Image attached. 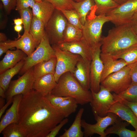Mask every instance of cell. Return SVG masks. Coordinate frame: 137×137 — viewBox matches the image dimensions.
Segmentation results:
<instances>
[{"instance_id":"22","label":"cell","mask_w":137,"mask_h":137,"mask_svg":"<svg viewBox=\"0 0 137 137\" xmlns=\"http://www.w3.org/2000/svg\"><path fill=\"white\" fill-rule=\"evenodd\" d=\"M0 62V74L15 66L19 62L27 56L22 50H8Z\"/></svg>"},{"instance_id":"18","label":"cell","mask_w":137,"mask_h":137,"mask_svg":"<svg viewBox=\"0 0 137 137\" xmlns=\"http://www.w3.org/2000/svg\"><path fill=\"white\" fill-rule=\"evenodd\" d=\"M23 95L18 94L13 97L12 104L7 110L0 122V133L8 125L12 123H18L19 110Z\"/></svg>"},{"instance_id":"28","label":"cell","mask_w":137,"mask_h":137,"mask_svg":"<svg viewBox=\"0 0 137 137\" xmlns=\"http://www.w3.org/2000/svg\"><path fill=\"white\" fill-rule=\"evenodd\" d=\"M29 32L38 46L44 35L45 26L40 20L34 16L32 20Z\"/></svg>"},{"instance_id":"35","label":"cell","mask_w":137,"mask_h":137,"mask_svg":"<svg viewBox=\"0 0 137 137\" xmlns=\"http://www.w3.org/2000/svg\"><path fill=\"white\" fill-rule=\"evenodd\" d=\"M60 11L69 23L82 29V24L78 14L74 9H62Z\"/></svg>"},{"instance_id":"10","label":"cell","mask_w":137,"mask_h":137,"mask_svg":"<svg viewBox=\"0 0 137 137\" xmlns=\"http://www.w3.org/2000/svg\"><path fill=\"white\" fill-rule=\"evenodd\" d=\"M137 13V0H127L106 15L115 26L128 24Z\"/></svg>"},{"instance_id":"41","label":"cell","mask_w":137,"mask_h":137,"mask_svg":"<svg viewBox=\"0 0 137 137\" xmlns=\"http://www.w3.org/2000/svg\"><path fill=\"white\" fill-rule=\"evenodd\" d=\"M68 119L65 118L56 126L47 135L46 137H55L58 134L62 128L68 122Z\"/></svg>"},{"instance_id":"38","label":"cell","mask_w":137,"mask_h":137,"mask_svg":"<svg viewBox=\"0 0 137 137\" xmlns=\"http://www.w3.org/2000/svg\"><path fill=\"white\" fill-rule=\"evenodd\" d=\"M53 106L57 107L64 100L70 97H62L55 95L51 93L44 96Z\"/></svg>"},{"instance_id":"39","label":"cell","mask_w":137,"mask_h":137,"mask_svg":"<svg viewBox=\"0 0 137 137\" xmlns=\"http://www.w3.org/2000/svg\"><path fill=\"white\" fill-rule=\"evenodd\" d=\"M34 0H17L16 10H19L30 7L31 8L35 4Z\"/></svg>"},{"instance_id":"53","label":"cell","mask_w":137,"mask_h":137,"mask_svg":"<svg viewBox=\"0 0 137 137\" xmlns=\"http://www.w3.org/2000/svg\"><path fill=\"white\" fill-rule=\"evenodd\" d=\"M4 98L2 97L0 98V108H1L5 105V100Z\"/></svg>"},{"instance_id":"19","label":"cell","mask_w":137,"mask_h":137,"mask_svg":"<svg viewBox=\"0 0 137 137\" xmlns=\"http://www.w3.org/2000/svg\"><path fill=\"white\" fill-rule=\"evenodd\" d=\"M108 113L115 114L137 129V118L131 109L125 105L117 101L110 108Z\"/></svg>"},{"instance_id":"32","label":"cell","mask_w":137,"mask_h":137,"mask_svg":"<svg viewBox=\"0 0 137 137\" xmlns=\"http://www.w3.org/2000/svg\"><path fill=\"white\" fill-rule=\"evenodd\" d=\"M78 104L74 98L71 97L64 100L56 107L65 118L68 117L77 110Z\"/></svg>"},{"instance_id":"4","label":"cell","mask_w":137,"mask_h":137,"mask_svg":"<svg viewBox=\"0 0 137 137\" xmlns=\"http://www.w3.org/2000/svg\"><path fill=\"white\" fill-rule=\"evenodd\" d=\"M108 21L106 15H97L95 13L92 17L87 18L82 29L83 37L92 50L98 46H101L102 27Z\"/></svg>"},{"instance_id":"43","label":"cell","mask_w":137,"mask_h":137,"mask_svg":"<svg viewBox=\"0 0 137 137\" xmlns=\"http://www.w3.org/2000/svg\"><path fill=\"white\" fill-rule=\"evenodd\" d=\"M130 66V75L132 80L131 84L137 83V62L129 65Z\"/></svg>"},{"instance_id":"26","label":"cell","mask_w":137,"mask_h":137,"mask_svg":"<svg viewBox=\"0 0 137 137\" xmlns=\"http://www.w3.org/2000/svg\"><path fill=\"white\" fill-rule=\"evenodd\" d=\"M72 5L74 9L78 14L81 23L83 26L86 20V17L89 12L95 8L94 0H83L79 2L73 1Z\"/></svg>"},{"instance_id":"40","label":"cell","mask_w":137,"mask_h":137,"mask_svg":"<svg viewBox=\"0 0 137 137\" xmlns=\"http://www.w3.org/2000/svg\"><path fill=\"white\" fill-rule=\"evenodd\" d=\"M5 12L9 14L11 11L15 8L17 0H1Z\"/></svg>"},{"instance_id":"15","label":"cell","mask_w":137,"mask_h":137,"mask_svg":"<svg viewBox=\"0 0 137 137\" xmlns=\"http://www.w3.org/2000/svg\"><path fill=\"white\" fill-rule=\"evenodd\" d=\"M91 61L81 57L77 62L72 74L85 89H90V67Z\"/></svg>"},{"instance_id":"54","label":"cell","mask_w":137,"mask_h":137,"mask_svg":"<svg viewBox=\"0 0 137 137\" xmlns=\"http://www.w3.org/2000/svg\"><path fill=\"white\" fill-rule=\"evenodd\" d=\"M114 2L119 4L120 5L124 3L127 0H113Z\"/></svg>"},{"instance_id":"25","label":"cell","mask_w":137,"mask_h":137,"mask_svg":"<svg viewBox=\"0 0 137 137\" xmlns=\"http://www.w3.org/2000/svg\"><path fill=\"white\" fill-rule=\"evenodd\" d=\"M84 109L80 108L77 113L74 120L72 125L68 129H65L64 132L60 137H83V131L81 127V117Z\"/></svg>"},{"instance_id":"2","label":"cell","mask_w":137,"mask_h":137,"mask_svg":"<svg viewBox=\"0 0 137 137\" xmlns=\"http://www.w3.org/2000/svg\"><path fill=\"white\" fill-rule=\"evenodd\" d=\"M101 52L115 55L137 44V36L130 25L116 26L102 37Z\"/></svg>"},{"instance_id":"12","label":"cell","mask_w":137,"mask_h":137,"mask_svg":"<svg viewBox=\"0 0 137 137\" xmlns=\"http://www.w3.org/2000/svg\"><path fill=\"white\" fill-rule=\"evenodd\" d=\"M34 80L32 67L18 79L11 81L5 92L6 101L16 95H24L29 92L32 89Z\"/></svg>"},{"instance_id":"23","label":"cell","mask_w":137,"mask_h":137,"mask_svg":"<svg viewBox=\"0 0 137 137\" xmlns=\"http://www.w3.org/2000/svg\"><path fill=\"white\" fill-rule=\"evenodd\" d=\"M129 124L126 121L123 122L119 119L107 128L105 132L106 134H115L120 137H137V129L132 131L127 129Z\"/></svg>"},{"instance_id":"45","label":"cell","mask_w":137,"mask_h":137,"mask_svg":"<svg viewBox=\"0 0 137 137\" xmlns=\"http://www.w3.org/2000/svg\"><path fill=\"white\" fill-rule=\"evenodd\" d=\"M13 48L7 44L5 42H0V56H1L4 53H6L9 49Z\"/></svg>"},{"instance_id":"29","label":"cell","mask_w":137,"mask_h":137,"mask_svg":"<svg viewBox=\"0 0 137 137\" xmlns=\"http://www.w3.org/2000/svg\"><path fill=\"white\" fill-rule=\"evenodd\" d=\"M82 37V29L68 23L64 32L63 42H74Z\"/></svg>"},{"instance_id":"24","label":"cell","mask_w":137,"mask_h":137,"mask_svg":"<svg viewBox=\"0 0 137 137\" xmlns=\"http://www.w3.org/2000/svg\"><path fill=\"white\" fill-rule=\"evenodd\" d=\"M56 62L55 56L34 66L33 67V73L35 79L48 74L54 75Z\"/></svg>"},{"instance_id":"27","label":"cell","mask_w":137,"mask_h":137,"mask_svg":"<svg viewBox=\"0 0 137 137\" xmlns=\"http://www.w3.org/2000/svg\"><path fill=\"white\" fill-rule=\"evenodd\" d=\"M25 63L24 59L21 60L12 67L0 74V87L6 92L8 89L11 79L19 73Z\"/></svg>"},{"instance_id":"30","label":"cell","mask_w":137,"mask_h":137,"mask_svg":"<svg viewBox=\"0 0 137 137\" xmlns=\"http://www.w3.org/2000/svg\"><path fill=\"white\" fill-rule=\"evenodd\" d=\"M115 59H122L128 64L131 65L137 62V44L112 56Z\"/></svg>"},{"instance_id":"44","label":"cell","mask_w":137,"mask_h":137,"mask_svg":"<svg viewBox=\"0 0 137 137\" xmlns=\"http://www.w3.org/2000/svg\"><path fill=\"white\" fill-rule=\"evenodd\" d=\"M118 101L125 105L129 107L137 118V101L134 102H130L124 99H120Z\"/></svg>"},{"instance_id":"55","label":"cell","mask_w":137,"mask_h":137,"mask_svg":"<svg viewBox=\"0 0 137 137\" xmlns=\"http://www.w3.org/2000/svg\"><path fill=\"white\" fill-rule=\"evenodd\" d=\"M75 1V2H79L82 1L83 0H73Z\"/></svg>"},{"instance_id":"20","label":"cell","mask_w":137,"mask_h":137,"mask_svg":"<svg viewBox=\"0 0 137 137\" xmlns=\"http://www.w3.org/2000/svg\"><path fill=\"white\" fill-rule=\"evenodd\" d=\"M57 83L54 74H48L35 79L32 85V89L44 97L51 93Z\"/></svg>"},{"instance_id":"3","label":"cell","mask_w":137,"mask_h":137,"mask_svg":"<svg viewBox=\"0 0 137 137\" xmlns=\"http://www.w3.org/2000/svg\"><path fill=\"white\" fill-rule=\"evenodd\" d=\"M51 93L57 96L73 98L81 105L90 103L92 99L91 91L84 89L70 72L60 76Z\"/></svg>"},{"instance_id":"42","label":"cell","mask_w":137,"mask_h":137,"mask_svg":"<svg viewBox=\"0 0 137 137\" xmlns=\"http://www.w3.org/2000/svg\"><path fill=\"white\" fill-rule=\"evenodd\" d=\"M4 7L2 2L0 3V29L2 30L5 29L6 27L8 21V17L6 13H5L3 11Z\"/></svg>"},{"instance_id":"47","label":"cell","mask_w":137,"mask_h":137,"mask_svg":"<svg viewBox=\"0 0 137 137\" xmlns=\"http://www.w3.org/2000/svg\"><path fill=\"white\" fill-rule=\"evenodd\" d=\"M7 41V38L5 34L2 32H0V42H5Z\"/></svg>"},{"instance_id":"33","label":"cell","mask_w":137,"mask_h":137,"mask_svg":"<svg viewBox=\"0 0 137 137\" xmlns=\"http://www.w3.org/2000/svg\"><path fill=\"white\" fill-rule=\"evenodd\" d=\"M115 100L124 99L130 102L137 101V83L131 84L126 90L119 94L113 93Z\"/></svg>"},{"instance_id":"46","label":"cell","mask_w":137,"mask_h":137,"mask_svg":"<svg viewBox=\"0 0 137 137\" xmlns=\"http://www.w3.org/2000/svg\"><path fill=\"white\" fill-rule=\"evenodd\" d=\"M13 98H11L9 100L7 101L5 105L3 107L0 108V118H1L3 115V114L5 112V110H6L8 107L11 104L12 102Z\"/></svg>"},{"instance_id":"36","label":"cell","mask_w":137,"mask_h":137,"mask_svg":"<svg viewBox=\"0 0 137 137\" xmlns=\"http://www.w3.org/2000/svg\"><path fill=\"white\" fill-rule=\"evenodd\" d=\"M18 11L23 21L24 31H27L29 32L33 16L32 10L28 8L21 9Z\"/></svg>"},{"instance_id":"48","label":"cell","mask_w":137,"mask_h":137,"mask_svg":"<svg viewBox=\"0 0 137 137\" xmlns=\"http://www.w3.org/2000/svg\"><path fill=\"white\" fill-rule=\"evenodd\" d=\"M137 23V13L133 17L128 24L131 25Z\"/></svg>"},{"instance_id":"7","label":"cell","mask_w":137,"mask_h":137,"mask_svg":"<svg viewBox=\"0 0 137 137\" xmlns=\"http://www.w3.org/2000/svg\"><path fill=\"white\" fill-rule=\"evenodd\" d=\"M130 69V66L127 65L109 75L101 82L100 85L111 92H113L117 94H120L126 90L132 84Z\"/></svg>"},{"instance_id":"13","label":"cell","mask_w":137,"mask_h":137,"mask_svg":"<svg viewBox=\"0 0 137 137\" xmlns=\"http://www.w3.org/2000/svg\"><path fill=\"white\" fill-rule=\"evenodd\" d=\"M101 46L92 50V57L90 67V90L91 91L98 92L100 90L101 75L104 65L100 58Z\"/></svg>"},{"instance_id":"9","label":"cell","mask_w":137,"mask_h":137,"mask_svg":"<svg viewBox=\"0 0 137 137\" xmlns=\"http://www.w3.org/2000/svg\"><path fill=\"white\" fill-rule=\"evenodd\" d=\"M91 92L92 99L90 104L94 117L106 116L111 107L117 101L111 92L101 85L98 92Z\"/></svg>"},{"instance_id":"51","label":"cell","mask_w":137,"mask_h":137,"mask_svg":"<svg viewBox=\"0 0 137 137\" xmlns=\"http://www.w3.org/2000/svg\"><path fill=\"white\" fill-rule=\"evenodd\" d=\"M22 27L21 25H15L14 27V29L15 31L19 33L21 30Z\"/></svg>"},{"instance_id":"49","label":"cell","mask_w":137,"mask_h":137,"mask_svg":"<svg viewBox=\"0 0 137 137\" xmlns=\"http://www.w3.org/2000/svg\"><path fill=\"white\" fill-rule=\"evenodd\" d=\"M13 20L15 25H21L23 24V21L21 18L15 19Z\"/></svg>"},{"instance_id":"34","label":"cell","mask_w":137,"mask_h":137,"mask_svg":"<svg viewBox=\"0 0 137 137\" xmlns=\"http://www.w3.org/2000/svg\"><path fill=\"white\" fill-rule=\"evenodd\" d=\"M1 133L4 137H26L24 131L18 123L9 124L4 129Z\"/></svg>"},{"instance_id":"14","label":"cell","mask_w":137,"mask_h":137,"mask_svg":"<svg viewBox=\"0 0 137 137\" xmlns=\"http://www.w3.org/2000/svg\"><path fill=\"white\" fill-rule=\"evenodd\" d=\"M58 45L62 49L80 55L82 58L91 61L92 50L84 38L71 42H63Z\"/></svg>"},{"instance_id":"8","label":"cell","mask_w":137,"mask_h":137,"mask_svg":"<svg viewBox=\"0 0 137 137\" xmlns=\"http://www.w3.org/2000/svg\"><path fill=\"white\" fill-rule=\"evenodd\" d=\"M55 52L57 62L54 75L57 83L60 76L64 73L70 72L73 73L76 64L81 57L61 49L56 45H52Z\"/></svg>"},{"instance_id":"56","label":"cell","mask_w":137,"mask_h":137,"mask_svg":"<svg viewBox=\"0 0 137 137\" xmlns=\"http://www.w3.org/2000/svg\"><path fill=\"white\" fill-rule=\"evenodd\" d=\"M36 2H39L41 1L42 0H34Z\"/></svg>"},{"instance_id":"37","label":"cell","mask_w":137,"mask_h":137,"mask_svg":"<svg viewBox=\"0 0 137 137\" xmlns=\"http://www.w3.org/2000/svg\"><path fill=\"white\" fill-rule=\"evenodd\" d=\"M52 4L55 9L60 10L63 9H74L72 5L73 0H43Z\"/></svg>"},{"instance_id":"6","label":"cell","mask_w":137,"mask_h":137,"mask_svg":"<svg viewBox=\"0 0 137 137\" xmlns=\"http://www.w3.org/2000/svg\"><path fill=\"white\" fill-rule=\"evenodd\" d=\"M68 23L61 11L55 9L45 27L50 45H58L63 42V33Z\"/></svg>"},{"instance_id":"50","label":"cell","mask_w":137,"mask_h":137,"mask_svg":"<svg viewBox=\"0 0 137 137\" xmlns=\"http://www.w3.org/2000/svg\"><path fill=\"white\" fill-rule=\"evenodd\" d=\"M5 91L3 88L0 87V96L1 97L4 98H6L5 95Z\"/></svg>"},{"instance_id":"21","label":"cell","mask_w":137,"mask_h":137,"mask_svg":"<svg viewBox=\"0 0 137 137\" xmlns=\"http://www.w3.org/2000/svg\"><path fill=\"white\" fill-rule=\"evenodd\" d=\"M32 9L33 16L40 20L45 27L55 9L52 4L44 0L36 2Z\"/></svg>"},{"instance_id":"1","label":"cell","mask_w":137,"mask_h":137,"mask_svg":"<svg viewBox=\"0 0 137 137\" xmlns=\"http://www.w3.org/2000/svg\"><path fill=\"white\" fill-rule=\"evenodd\" d=\"M64 118L57 107L36 90L32 89L23 95L18 123L26 137H46Z\"/></svg>"},{"instance_id":"16","label":"cell","mask_w":137,"mask_h":137,"mask_svg":"<svg viewBox=\"0 0 137 137\" xmlns=\"http://www.w3.org/2000/svg\"><path fill=\"white\" fill-rule=\"evenodd\" d=\"M100 56L104 65L101 82L110 74L120 70L128 65L123 60L115 59L112 55L109 54L101 52Z\"/></svg>"},{"instance_id":"31","label":"cell","mask_w":137,"mask_h":137,"mask_svg":"<svg viewBox=\"0 0 137 137\" xmlns=\"http://www.w3.org/2000/svg\"><path fill=\"white\" fill-rule=\"evenodd\" d=\"M94 1L95 5V14L97 15H106L109 12L119 5L113 0Z\"/></svg>"},{"instance_id":"11","label":"cell","mask_w":137,"mask_h":137,"mask_svg":"<svg viewBox=\"0 0 137 137\" xmlns=\"http://www.w3.org/2000/svg\"><path fill=\"white\" fill-rule=\"evenodd\" d=\"M116 114L108 113L106 116L95 118L96 123L91 124L87 122L84 119H82L81 127L84 129V136L91 137L94 134H97L100 137H106L107 135L105 130L109 126L112 125L119 119Z\"/></svg>"},{"instance_id":"5","label":"cell","mask_w":137,"mask_h":137,"mask_svg":"<svg viewBox=\"0 0 137 137\" xmlns=\"http://www.w3.org/2000/svg\"><path fill=\"white\" fill-rule=\"evenodd\" d=\"M55 56V51L50 45L45 31L44 35L36 50L30 56H27L24 58L25 63L19 74L22 75L36 65Z\"/></svg>"},{"instance_id":"17","label":"cell","mask_w":137,"mask_h":137,"mask_svg":"<svg viewBox=\"0 0 137 137\" xmlns=\"http://www.w3.org/2000/svg\"><path fill=\"white\" fill-rule=\"evenodd\" d=\"M5 42L13 48L16 47L22 50L27 56H30L37 46L31 35L27 31H24V34L19 39L8 40Z\"/></svg>"},{"instance_id":"52","label":"cell","mask_w":137,"mask_h":137,"mask_svg":"<svg viewBox=\"0 0 137 137\" xmlns=\"http://www.w3.org/2000/svg\"><path fill=\"white\" fill-rule=\"evenodd\" d=\"M130 25L133 31L137 36V23Z\"/></svg>"}]
</instances>
